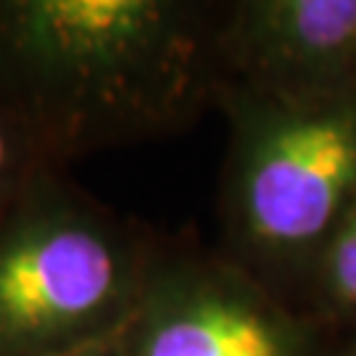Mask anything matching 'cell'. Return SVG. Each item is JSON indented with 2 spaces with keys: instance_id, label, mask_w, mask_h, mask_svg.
I'll list each match as a JSON object with an SVG mask.
<instances>
[{
  "instance_id": "1",
  "label": "cell",
  "mask_w": 356,
  "mask_h": 356,
  "mask_svg": "<svg viewBox=\"0 0 356 356\" xmlns=\"http://www.w3.org/2000/svg\"><path fill=\"white\" fill-rule=\"evenodd\" d=\"M225 0L0 3V106L40 156L177 135L214 108Z\"/></svg>"
},
{
  "instance_id": "2",
  "label": "cell",
  "mask_w": 356,
  "mask_h": 356,
  "mask_svg": "<svg viewBox=\"0 0 356 356\" xmlns=\"http://www.w3.org/2000/svg\"><path fill=\"white\" fill-rule=\"evenodd\" d=\"M214 108L229 124L222 251L298 306L322 245L356 204V85L222 88Z\"/></svg>"
},
{
  "instance_id": "3",
  "label": "cell",
  "mask_w": 356,
  "mask_h": 356,
  "mask_svg": "<svg viewBox=\"0 0 356 356\" xmlns=\"http://www.w3.org/2000/svg\"><path fill=\"white\" fill-rule=\"evenodd\" d=\"M161 238L42 166L0 216V356H53L124 330Z\"/></svg>"
},
{
  "instance_id": "4",
  "label": "cell",
  "mask_w": 356,
  "mask_h": 356,
  "mask_svg": "<svg viewBox=\"0 0 356 356\" xmlns=\"http://www.w3.org/2000/svg\"><path fill=\"white\" fill-rule=\"evenodd\" d=\"M122 356H341V335L222 248L161 238Z\"/></svg>"
},
{
  "instance_id": "5",
  "label": "cell",
  "mask_w": 356,
  "mask_h": 356,
  "mask_svg": "<svg viewBox=\"0 0 356 356\" xmlns=\"http://www.w3.org/2000/svg\"><path fill=\"white\" fill-rule=\"evenodd\" d=\"M216 66V92L356 85V0H225Z\"/></svg>"
},
{
  "instance_id": "6",
  "label": "cell",
  "mask_w": 356,
  "mask_h": 356,
  "mask_svg": "<svg viewBox=\"0 0 356 356\" xmlns=\"http://www.w3.org/2000/svg\"><path fill=\"white\" fill-rule=\"evenodd\" d=\"M298 306L341 338L356 330V204L322 245Z\"/></svg>"
},
{
  "instance_id": "7",
  "label": "cell",
  "mask_w": 356,
  "mask_h": 356,
  "mask_svg": "<svg viewBox=\"0 0 356 356\" xmlns=\"http://www.w3.org/2000/svg\"><path fill=\"white\" fill-rule=\"evenodd\" d=\"M42 156L22 122L0 106V216L13 206L42 169Z\"/></svg>"
},
{
  "instance_id": "8",
  "label": "cell",
  "mask_w": 356,
  "mask_h": 356,
  "mask_svg": "<svg viewBox=\"0 0 356 356\" xmlns=\"http://www.w3.org/2000/svg\"><path fill=\"white\" fill-rule=\"evenodd\" d=\"M53 356H122V332H116L111 338H103V341H95V343L72 348V351L53 354Z\"/></svg>"
},
{
  "instance_id": "9",
  "label": "cell",
  "mask_w": 356,
  "mask_h": 356,
  "mask_svg": "<svg viewBox=\"0 0 356 356\" xmlns=\"http://www.w3.org/2000/svg\"><path fill=\"white\" fill-rule=\"evenodd\" d=\"M341 356H356V330L341 338Z\"/></svg>"
}]
</instances>
